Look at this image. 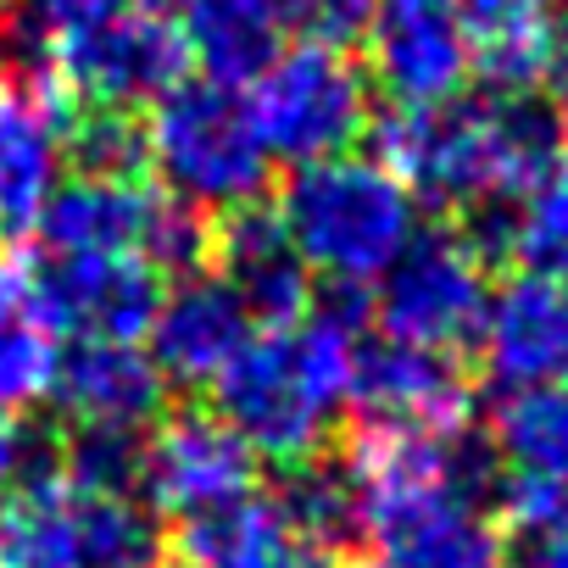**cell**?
I'll list each match as a JSON object with an SVG mask.
<instances>
[{"mask_svg":"<svg viewBox=\"0 0 568 568\" xmlns=\"http://www.w3.org/2000/svg\"><path fill=\"white\" fill-rule=\"evenodd\" d=\"M363 335V291H335V302L307 307L291 324L251 329L240 357L212 385L217 418L251 446V457H273L284 468L318 457L335 435V418L352 407Z\"/></svg>","mask_w":568,"mask_h":568,"instance_id":"cell-1","label":"cell"},{"mask_svg":"<svg viewBox=\"0 0 568 568\" xmlns=\"http://www.w3.org/2000/svg\"><path fill=\"white\" fill-rule=\"evenodd\" d=\"M557 118L535 95H457L374 123L379 162L440 212H496L557 162Z\"/></svg>","mask_w":568,"mask_h":568,"instance_id":"cell-2","label":"cell"},{"mask_svg":"<svg viewBox=\"0 0 568 568\" xmlns=\"http://www.w3.org/2000/svg\"><path fill=\"white\" fill-rule=\"evenodd\" d=\"M278 223L296 240L302 262L324 273L335 291L379 284L385 267L418 234L413 190L379 156H329L296 168V179L278 195Z\"/></svg>","mask_w":568,"mask_h":568,"instance_id":"cell-3","label":"cell"},{"mask_svg":"<svg viewBox=\"0 0 568 568\" xmlns=\"http://www.w3.org/2000/svg\"><path fill=\"white\" fill-rule=\"evenodd\" d=\"M145 162L156 168L162 190L201 217L240 212L267 195L273 156L240 101V90L179 79L162 101L145 112Z\"/></svg>","mask_w":568,"mask_h":568,"instance_id":"cell-4","label":"cell"},{"mask_svg":"<svg viewBox=\"0 0 568 568\" xmlns=\"http://www.w3.org/2000/svg\"><path fill=\"white\" fill-rule=\"evenodd\" d=\"M0 568H168V529L140 496L34 474L0 507Z\"/></svg>","mask_w":568,"mask_h":568,"instance_id":"cell-5","label":"cell"},{"mask_svg":"<svg viewBox=\"0 0 568 568\" xmlns=\"http://www.w3.org/2000/svg\"><path fill=\"white\" fill-rule=\"evenodd\" d=\"M245 112L267 156L291 168L346 156L374 129L368 73L357 68L346 45H329V40L284 45L278 62L245 90Z\"/></svg>","mask_w":568,"mask_h":568,"instance_id":"cell-6","label":"cell"},{"mask_svg":"<svg viewBox=\"0 0 568 568\" xmlns=\"http://www.w3.org/2000/svg\"><path fill=\"white\" fill-rule=\"evenodd\" d=\"M45 251H101V256H140L156 278H184L212 251V229L195 206L151 190L140 179H62L40 212Z\"/></svg>","mask_w":568,"mask_h":568,"instance_id":"cell-7","label":"cell"},{"mask_svg":"<svg viewBox=\"0 0 568 568\" xmlns=\"http://www.w3.org/2000/svg\"><path fill=\"white\" fill-rule=\"evenodd\" d=\"M490 307L485 256L457 229H418L407 251L385 267L379 296L368 302V324L385 341L457 352L479 335V318Z\"/></svg>","mask_w":568,"mask_h":568,"instance_id":"cell-8","label":"cell"},{"mask_svg":"<svg viewBox=\"0 0 568 568\" xmlns=\"http://www.w3.org/2000/svg\"><path fill=\"white\" fill-rule=\"evenodd\" d=\"M45 62L62 90L90 101L95 112H134L162 101L184 79V40L156 7H123L101 23L68 29L45 40Z\"/></svg>","mask_w":568,"mask_h":568,"instance_id":"cell-9","label":"cell"},{"mask_svg":"<svg viewBox=\"0 0 568 568\" xmlns=\"http://www.w3.org/2000/svg\"><path fill=\"white\" fill-rule=\"evenodd\" d=\"M256 496V457L217 413H179L145 435L140 501L156 518L195 524Z\"/></svg>","mask_w":568,"mask_h":568,"instance_id":"cell-10","label":"cell"},{"mask_svg":"<svg viewBox=\"0 0 568 568\" xmlns=\"http://www.w3.org/2000/svg\"><path fill=\"white\" fill-rule=\"evenodd\" d=\"M29 296L57 335L73 341H140L162 278L140 256H101V251H40L29 262Z\"/></svg>","mask_w":568,"mask_h":568,"instance_id":"cell-11","label":"cell"},{"mask_svg":"<svg viewBox=\"0 0 568 568\" xmlns=\"http://www.w3.org/2000/svg\"><path fill=\"white\" fill-rule=\"evenodd\" d=\"M363 34L374 51V79L396 106L457 101L474 79L463 0H374Z\"/></svg>","mask_w":568,"mask_h":568,"instance_id":"cell-12","label":"cell"},{"mask_svg":"<svg viewBox=\"0 0 568 568\" xmlns=\"http://www.w3.org/2000/svg\"><path fill=\"white\" fill-rule=\"evenodd\" d=\"M496 490L513 529L568 518V385L513 390L490 418Z\"/></svg>","mask_w":568,"mask_h":568,"instance_id":"cell-13","label":"cell"},{"mask_svg":"<svg viewBox=\"0 0 568 568\" xmlns=\"http://www.w3.org/2000/svg\"><path fill=\"white\" fill-rule=\"evenodd\" d=\"M145 352L156 363V374L168 379V390H212L223 379V368L240 357V346L251 341V313L240 307V296L206 267L173 278L156 296V313L145 324Z\"/></svg>","mask_w":568,"mask_h":568,"instance_id":"cell-14","label":"cell"},{"mask_svg":"<svg viewBox=\"0 0 568 568\" xmlns=\"http://www.w3.org/2000/svg\"><path fill=\"white\" fill-rule=\"evenodd\" d=\"M474 341H479V368L501 396L568 385V284L513 273L490 296Z\"/></svg>","mask_w":568,"mask_h":568,"instance_id":"cell-15","label":"cell"},{"mask_svg":"<svg viewBox=\"0 0 568 568\" xmlns=\"http://www.w3.org/2000/svg\"><path fill=\"white\" fill-rule=\"evenodd\" d=\"M352 407L368 429H457L468 418V379L452 352L363 335Z\"/></svg>","mask_w":568,"mask_h":568,"instance_id":"cell-16","label":"cell"},{"mask_svg":"<svg viewBox=\"0 0 568 568\" xmlns=\"http://www.w3.org/2000/svg\"><path fill=\"white\" fill-rule=\"evenodd\" d=\"M62 95L45 73H0V229H34L68 168Z\"/></svg>","mask_w":568,"mask_h":568,"instance_id":"cell-17","label":"cell"},{"mask_svg":"<svg viewBox=\"0 0 568 568\" xmlns=\"http://www.w3.org/2000/svg\"><path fill=\"white\" fill-rule=\"evenodd\" d=\"M51 402L73 424L145 429L168 407V379L156 374V363L140 341H73V346H62Z\"/></svg>","mask_w":568,"mask_h":568,"instance_id":"cell-18","label":"cell"},{"mask_svg":"<svg viewBox=\"0 0 568 568\" xmlns=\"http://www.w3.org/2000/svg\"><path fill=\"white\" fill-rule=\"evenodd\" d=\"M217 278L256 324H291L313 307V267L302 262L296 240L284 234L278 212L262 201L229 212L217 234Z\"/></svg>","mask_w":568,"mask_h":568,"instance_id":"cell-19","label":"cell"},{"mask_svg":"<svg viewBox=\"0 0 568 568\" xmlns=\"http://www.w3.org/2000/svg\"><path fill=\"white\" fill-rule=\"evenodd\" d=\"M296 0H184L179 40L206 84L251 90L291 45Z\"/></svg>","mask_w":568,"mask_h":568,"instance_id":"cell-20","label":"cell"},{"mask_svg":"<svg viewBox=\"0 0 568 568\" xmlns=\"http://www.w3.org/2000/svg\"><path fill=\"white\" fill-rule=\"evenodd\" d=\"M474 73L501 95H535L557 62V18L568 0H463Z\"/></svg>","mask_w":568,"mask_h":568,"instance_id":"cell-21","label":"cell"},{"mask_svg":"<svg viewBox=\"0 0 568 568\" xmlns=\"http://www.w3.org/2000/svg\"><path fill=\"white\" fill-rule=\"evenodd\" d=\"M468 240L479 245V256H507L518 273L568 284V162H551L513 201L479 212Z\"/></svg>","mask_w":568,"mask_h":568,"instance_id":"cell-22","label":"cell"},{"mask_svg":"<svg viewBox=\"0 0 568 568\" xmlns=\"http://www.w3.org/2000/svg\"><path fill=\"white\" fill-rule=\"evenodd\" d=\"M179 557H184V568H329L324 551L302 546L284 529L273 496H262V490L223 513L179 524Z\"/></svg>","mask_w":568,"mask_h":568,"instance_id":"cell-23","label":"cell"},{"mask_svg":"<svg viewBox=\"0 0 568 568\" xmlns=\"http://www.w3.org/2000/svg\"><path fill=\"white\" fill-rule=\"evenodd\" d=\"M62 363V335L40 318L29 296V267L0 256V424H18L51 402Z\"/></svg>","mask_w":568,"mask_h":568,"instance_id":"cell-24","label":"cell"},{"mask_svg":"<svg viewBox=\"0 0 568 568\" xmlns=\"http://www.w3.org/2000/svg\"><path fill=\"white\" fill-rule=\"evenodd\" d=\"M284 529H291L302 546L313 551H341L352 540H363V501H357V479H352V463L346 457H307V463H291L278 496H273Z\"/></svg>","mask_w":568,"mask_h":568,"instance_id":"cell-25","label":"cell"},{"mask_svg":"<svg viewBox=\"0 0 568 568\" xmlns=\"http://www.w3.org/2000/svg\"><path fill=\"white\" fill-rule=\"evenodd\" d=\"M57 474L106 490V496H140V468H145V429H118V424H73V435L57 452Z\"/></svg>","mask_w":568,"mask_h":568,"instance_id":"cell-26","label":"cell"},{"mask_svg":"<svg viewBox=\"0 0 568 568\" xmlns=\"http://www.w3.org/2000/svg\"><path fill=\"white\" fill-rule=\"evenodd\" d=\"M68 162L90 179H140L145 162V129L134 112H95L68 123Z\"/></svg>","mask_w":568,"mask_h":568,"instance_id":"cell-27","label":"cell"},{"mask_svg":"<svg viewBox=\"0 0 568 568\" xmlns=\"http://www.w3.org/2000/svg\"><path fill=\"white\" fill-rule=\"evenodd\" d=\"M51 457H57V452H51V446H40L34 435H23L18 424H0V507L12 501V490H18L23 479L51 474V468H57Z\"/></svg>","mask_w":568,"mask_h":568,"instance_id":"cell-28","label":"cell"},{"mask_svg":"<svg viewBox=\"0 0 568 568\" xmlns=\"http://www.w3.org/2000/svg\"><path fill=\"white\" fill-rule=\"evenodd\" d=\"M507 568H568V518L562 524H529L507 540Z\"/></svg>","mask_w":568,"mask_h":568,"instance_id":"cell-29","label":"cell"},{"mask_svg":"<svg viewBox=\"0 0 568 568\" xmlns=\"http://www.w3.org/2000/svg\"><path fill=\"white\" fill-rule=\"evenodd\" d=\"M23 7L34 12V23L51 34H68V29H84V23H101L112 12H123L129 0H23Z\"/></svg>","mask_w":568,"mask_h":568,"instance_id":"cell-30","label":"cell"},{"mask_svg":"<svg viewBox=\"0 0 568 568\" xmlns=\"http://www.w3.org/2000/svg\"><path fill=\"white\" fill-rule=\"evenodd\" d=\"M551 118H557V134H568V45L551 62Z\"/></svg>","mask_w":568,"mask_h":568,"instance_id":"cell-31","label":"cell"},{"mask_svg":"<svg viewBox=\"0 0 568 568\" xmlns=\"http://www.w3.org/2000/svg\"><path fill=\"white\" fill-rule=\"evenodd\" d=\"M0 34H7V29H0Z\"/></svg>","mask_w":568,"mask_h":568,"instance_id":"cell-32","label":"cell"}]
</instances>
